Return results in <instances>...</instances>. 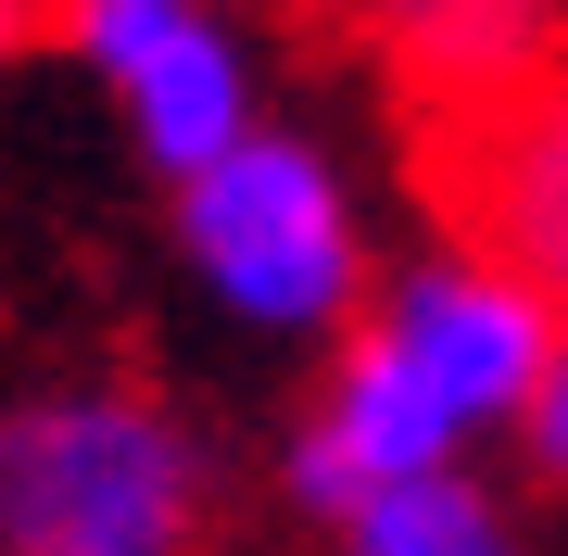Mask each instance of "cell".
Masks as SVG:
<instances>
[{"mask_svg":"<svg viewBox=\"0 0 568 556\" xmlns=\"http://www.w3.org/2000/svg\"><path fill=\"white\" fill-rule=\"evenodd\" d=\"M556 342H568L556 304L530 279H506L493 253H467V241L405 253L366 291V316L316 354L304 417L278 431V494L316 532H342L366 494L480 468V443L518 431V405H530Z\"/></svg>","mask_w":568,"mask_h":556,"instance_id":"cell-1","label":"cell"},{"mask_svg":"<svg viewBox=\"0 0 568 556\" xmlns=\"http://www.w3.org/2000/svg\"><path fill=\"white\" fill-rule=\"evenodd\" d=\"M227 455L164 380L77 367L0 392V556H203Z\"/></svg>","mask_w":568,"mask_h":556,"instance_id":"cell-2","label":"cell"},{"mask_svg":"<svg viewBox=\"0 0 568 556\" xmlns=\"http://www.w3.org/2000/svg\"><path fill=\"white\" fill-rule=\"evenodd\" d=\"M164 253H178L190 304L265 354H328L379 291L354 165L291 114H265L241 152H215L203 178L164 190Z\"/></svg>","mask_w":568,"mask_h":556,"instance_id":"cell-3","label":"cell"},{"mask_svg":"<svg viewBox=\"0 0 568 556\" xmlns=\"http://www.w3.org/2000/svg\"><path fill=\"white\" fill-rule=\"evenodd\" d=\"M39 39L102 89V114L164 190L265 127V51L227 0H39Z\"/></svg>","mask_w":568,"mask_h":556,"instance_id":"cell-4","label":"cell"},{"mask_svg":"<svg viewBox=\"0 0 568 556\" xmlns=\"http://www.w3.org/2000/svg\"><path fill=\"white\" fill-rule=\"evenodd\" d=\"M443 241L530 279L568 330V63H530L506 89H467L443 127Z\"/></svg>","mask_w":568,"mask_h":556,"instance_id":"cell-5","label":"cell"},{"mask_svg":"<svg viewBox=\"0 0 568 556\" xmlns=\"http://www.w3.org/2000/svg\"><path fill=\"white\" fill-rule=\"evenodd\" d=\"M342 13L379 26L405 63H429L455 102L530 77V63H556V0H342Z\"/></svg>","mask_w":568,"mask_h":556,"instance_id":"cell-6","label":"cell"},{"mask_svg":"<svg viewBox=\"0 0 568 556\" xmlns=\"http://www.w3.org/2000/svg\"><path fill=\"white\" fill-rule=\"evenodd\" d=\"M328 544L342 556H530V518L506 481L443 468V481H405V494H366Z\"/></svg>","mask_w":568,"mask_h":556,"instance_id":"cell-7","label":"cell"},{"mask_svg":"<svg viewBox=\"0 0 568 556\" xmlns=\"http://www.w3.org/2000/svg\"><path fill=\"white\" fill-rule=\"evenodd\" d=\"M506 455H518V481H530V494H556V506H568V342L544 354V380H530V405H518Z\"/></svg>","mask_w":568,"mask_h":556,"instance_id":"cell-8","label":"cell"},{"mask_svg":"<svg viewBox=\"0 0 568 556\" xmlns=\"http://www.w3.org/2000/svg\"><path fill=\"white\" fill-rule=\"evenodd\" d=\"M26 39H39V0H0V63H13Z\"/></svg>","mask_w":568,"mask_h":556,"instance_id":"cell-9","label":"cell"}]
</instances>
